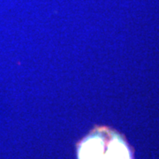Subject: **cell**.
Returning a JSON list of instances; mask_svg holds the SVG:
<instances>
[{
  "mask_svg": "<svg viewBox=\"0 0 159 159\" xmlns=\"http://www.w3.org/2000/svg\"><path fill=\"white\" fill-rule=\"evenodd\" d=\"M78 159H133L124 138L116 131L97 126L77 146Z\"/></svg>",
  "mask_w": 159,
  "mask_h": 159,
  "instance_id": "obj_1",
  "label": "cell"
}]
</instances>
